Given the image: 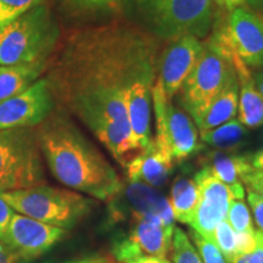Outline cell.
I'll list each match as a JSON object with an SVG mask.
<instances>
[{
  "mask_svg": "<svg viewBox=\"0 0 263 263\" xmlns=\"http://www.w3.org/2000/svg\"><path fill=\"white\" fill-rule=\"evenodd\" d=\"M39 126L42 155L59 182L101 201L121 193L123 185L116 170L71 121L50 115Z\"/></svg>",
  "mask_w": 263,
  "mask_h": 263,
  "instance_id": "6da1fadb",
  "label": "cell"
},
{
  "mask_svg": "<svg viewBox=\"0 0 263 263\" xmlns=\"http://www.w3.org/2000/svg\"><path fill=\"white\" fill-rule=\"evenodd\" d=\"M59 34L47 6H34L0 29V66L45 62Z\"/></svg>",
  "mask_w": 263,
  "mask_h": 263,
  "instance_id": "7a4b0ae2",
  "label": "cell"
},
{
  "mask_svg": "<svg viewBox=\"0 0 263 263\" xmlns=\"http://www.w3.org/2000/svg\"><path fill=\"white\" fill-rule=\"evenodd\" d=\"M2 195L15 212L66 230L83 221L94 205L90 197L47 184L2 192Z\"/></svg>",
  "mask_w": 263,
  "mask_h": 263,
  "instance_id": "3957f363",
  "label": "cell"
},
{
  "mask_svg": "<svg viewBox=\"0 0 263 263\" xmlns=\"http://www.w3.org/2000/svg\"><path fill=\"white\" fill-rule=\"evenodd\" d=\"M155 38H205L215 21L212 0H144L137 4Z\"/></svg>",
  "mask_w": 263,
  "mask_h": 263,
  "instance_id": "277c9868",
  "label": "cell"
},
{
  "mask_svg": "<svg viewBox=\"0 0 263 263\" xmlns=\"http://www.w3.org/2000/svg\"><path fill=\"white\" fill-rule=\"evenodd\" d=\"M43 155L34 127L0 130V192L45 184Z\"/></svg>",
  "mask_w": 263,
  "mask_h": 263,
  "instance_id": "5b68a950",
  "label": "cell"
},
{
  "mask_svg": "<svg viewBox=\"0 0 263 263\" xmlns=\"http://www.w3.org/2000/svg\"><path fill=\"white\" fill-rule=\"evenodd\" d=\"M232 61L210 37L199 61L180 88V104L196 126L233 73Z\"/></svg>",
  "mask_w": 263,
  "mask_h": 263,
  "instance_id": "8992f818",
  "label": "cell"
},
{
  "mask_svg": "<svg viewBox=\"0 0 263 263\" xmlns=\"http://www.w3.org/2000/svg\"><path fill=\"white\" fill-rule=\"evenodd\" d=\"M151 98L156 117L154 144L157 149L177 162H182L197 153L200 143L195 122L183 108L174 106L157 77L151 88Z\"/></svg>",
  "mask_w": 263,
  "mask_h": 263,
  "instance_id": "52a82bcc",
  "label": "cell"
},
{
  "mask_svg": "<svg viewBox=\"0 0 263 263\" xmlns=\"http://www.w3.org/2000/svg\"><path fill=\"white\" fill-rule=\"evenodd\" d=\"M129 230L114 242V256L118 262L127 263L143 256L166 257L172 249L173 230L160 217L129 216Z\"/></svg>",
  "mask_w": 263,
  "mask_h": 263,
  "instance_id": "ba28073f",
  "label": "cell"
},
{
  "mask_svg": "<svg viewBox=\"0 0 263 263\" xmlns=\"http://www.w3.org/2000/svg\"><path fill=\"white\" fill-rule=\"evenodd\" d=\"M211 37L222 49L234 52L250 70L263 68V20L251 10L233 9L227 24Z\"/></svg>",
  "mask_w": 263,
  "mask_h": 263,
  "instance_id": "9c48e42d",
  "label": "cell"
},
{
  "mask_svg": "<svg viewBox=\"0 0 263 263\" xmlns=\"http://www.w3.org/2000/svg\"><path fill=\"white\" fill-rule=\"evenodd\" d=\"M67 234L68 230L15 212L2 241L25 263H29L48 252Z\"/></svg>",
  "mask_w": 263,
  "mask_h": 263,
  "instance_id": "30bf717a",
  "label": "cell"
},
{
  "mask_svg": "<svg viewBox=\"0 0 263 263\" xmlns=\"http://www.w3.org/2000/svg\"><path fill=\"white\" fill-rule=\"evenodd\" d=\"M54 110V95L47 80H37L18 95L0 103V130L35 127Z\"/></svg>",
  "mask_w": 263,
  "mask_h": 263,
  "instance_id": "8fae6325",
  "label": "cell"
},
{
  "mask_svg": "<svg viewBox=\"0 0 263 263\" xmlns=\"http://www.w3.org/2000/svg\"><path fill=\"white\" fill-rule=\"evenodd\" d=\"M194 180L199 188V202L189 226L205 239L213 240L217 226L227 219L229 205L234 199L224 183H222L207 167L199 171Z\"/></svg>",
  "mask_w": 263,
  "mask_h": 263,
  "instance_id": "7c38bea8",
  "label": "cell"
},
{
  "mask_svg": "<svg viewBox=\"0 0 263 263\" xmlns=\"http://www.w3.org/2000/svg\"><path fill=\"white\" fill-rule=\"evenodd\" d=\"M205 42L193 35L171 41L159 59L157 78H159L167 98L172 100L179 93L184 81L201 57Z\"/></svg>",
  "mask_w": 263,
  "mask_h": 263,
  "instance_id": "4fadbf2b",
  "label": "cell"
},
{
  "mask_svg": "<svg viewBox=\"0 0 263 263\" xmlns=\"http://www.w3.org/2000/svg\"><path fill=\"white\" fill-rule=\"evenodd\" d=\"M156 76L140 78L130 85L126 97L127 118L133 145L138 153L145 151L154 144L151 136V88Z\"/></svg>",
  "mask_w": 263,
  "mask_h": 263,
  "instance_id": "5bb4252c",
  "label": "cell"
},
{
  "mask_svg": "<svg viewBox=\"0 0 263 263\" xmlns=\"http://www.w3.org/2000/svg\"><path fill=\"white\" fill-rule=\"evenodd\" d=\"M221 48V45H219ZM222 49V48H221ZM232 61L239 83L238 120L248 129L263 126V98L252 80L251 70L236 57L234 52L222 49Z\"/></svg>",
  "mask_w": 263,
  "mask_h": 263,
  "instance_id": "9a60e30c",
  "label": "cell"
},
{
  "mask_svg": "<svg viewBox=\"0 0 263 263\" xmlns=\"http://www.w3.org/2000/svg\"><path fill=\"white\" fill-rule=\"evenodd\" d=\"M174 161L166 153L153 144L149 149L141 151L126 164L129 183H144L154 188H161L172 174Z\"/></svg>",
  "mask_w": 263,
  "mask_h": 263,
  "instance_id": "2e32d148",
  "label": "cell"
},
{
  "mask_svg": "<svg viewBox=\"0 0 263 263\" xmlns=\"http://www.w3.org/2000/svg\"><path fill=\"white\" fill-rule=\"evenodd\" d=\"M124 199L127 202V213L120 216L140 215L160 217L167 226L174 227V219L170 200L159 192L157 188L144 183H129L124 189Z\"/></svg>",
  "mask_w": 263,
  "mask_h": 263,
  "instance_id": "e0dca14e",
  "label": "cell"
},
{
  "mask_svg": "<svg viewBox=\"0 0 263 263\" xmlns=\"http://www.w3.org/2000/svg\"><path fill=\"white\" fill-rule=\"evenodd\" d=\"M203 167L228 186L234 199L244 200L245 189L240 176L252 167L250 155H230L226 151H217L206 160Z\"/></svg>",
  "mask_w": 263,
  "mask_h": 263,
  "instance_id": "ac0fdd59",
  "label": "cell"
},
{
  "mask_svg": "<svg viewBox=\"0 0 263 263\" xmlns=\"http://www.w3.org/2000/svg\"><path fill=\"white\" fill-rule=\"evenodd\" d=\"M239 106V83L235 71L229 76L222 90L213 99L211 105L199 123L200 130L212 129L235 118Z\"/></svg>",
  "mask_w": 263,
  "mask_h": 263,
  "instance_id": "d6986e66",
  "label": "cell"
},
{
  "mask_svg": "<svg viewBox=\"0 0 263 263\" xmlns=\"http://www.w3.org/2000/svg\"><path fill=\"white\" fill-rule=\"evenodd\" d=\"M45 62L0 66V103L25 91L38 80Z\"/></svg>",
  "mask_w": 263,
  "mask_h": 263,
  "instance_id": "ffe728a7",
  "label": "cell"
},
{
  "mask_svg": "<svg viewBox=\"0 0 263 263\" xmlns=\"http://www.w3.org/2000/svg\"><path fill=\"white\" fill-rule=\"evenodd\" d=\"M168 200L174 219L189 224L199 202V188L194 178L177 177L172 183Z\"/></svg>",
  "mask_w": 263,
  "mask_h": 263,
  "instance_id": "44dd1931",
  "label": "cell"
},
{
  "mask_svg": "<svg viewBox=\"0 0 263 263\" xmlns=\"http://www.w3.org/2000/svg\"><path fill=\"white\" fill-rule=\"evenodd\" d=\"M249 129L238 118H233L212 129L200 130V139L221 151H233L244 143Z\"/></svg>",
  "mask_w": 263,
  "mask_h": 263,
  "instance_id": "7402d4cb",
  "label": "cell"
},
{
  "mask_svg": "<svg viewBox=\"0 0 263 263\" xmlns=\"http://www.w3.org/2000/svg\"><path fill=\"white\" fill-rule=\"evenodd\" d=\"M213 240L227 263H233L239 257L236 233L227 222V219L217 226L215 234H213Z\"/></svg>",
  "mask_w": 263,
  "mask_h": 263,
  "instance_id": "603a6c76",
  "label": "cell"
},
{
  "mask_svg": "<svg viewBox=\"0 0 263 263\" xmlns=\"http://www.w3.org/2000/svg\"><path fill=\"white\" fill-rule=\"evenodd\" d=\"M173 263H203L196 249L180 228H174L171 249Z\"/></svg>",
  "mask_w": 263,
  "mask_h": 263,
  "instance_id": "cb8c5ba5",
  "label": "cell"
},
{
  "mask_svg": "<svg viewBox=\"0 0 263 263\" xmlns=\"http://www.w3.org/2000/svg\"><path fill=\"white\" fill-rule=\"evenodd\" d=\"M227 222L229 223L235 233H249V234H252L255 232L248 205L242 200L232 199L228 215H227Z\"/></svg>",
  "mask_w": 263,
  "mask_h": 263,
  "instance_id": "d4e9b609",
  "label": "cell"
},
{
  "mask_svg": "<svg viewBox=\"0 0 263 263\" xmlns=\"http://www.w3.org/2000/svg\"><path fill=\"white\" fill-rule=\"evenodd\" d=\"M41 3L42 0H0V29Z\"/></svg>",
  "mask_w": 263,
  "mask_h": 263,
  "instance_id": "484cf974",
  "label": "cell"
},
{
  "mask_svg": "<svg viewBox=\"0 0 263 263\" xmlns=\"http://www.w3.org/2000/svg\"><path fill=\"white\" fill-rule=\"evenodd\" d=\"M189 236L199 250V255L203 263H227L219 249L211 240L205 239L194 229H190Z\"/></svg>",
  "mask_w": 263,
  "mask_h": 263,
  "instance_id": "4316f807",
  "label": "cell"
},
{
  "mask_svg": "<svg viewBox=\"0 0 263 263\" xmlns=\"http://www.w3.org/2000/svg\"><path fill=\"white\" fill-rule=\"evenodd\" d=\"M240 179L242 184L246 185V189L263 196V171L255 170L254 167H251L240 176Z\"/></svg>",
  "mask_w": 263,
  "mask_h": 263,
  "instance_id": "83f0119b",
  "label": "cell"
},
{
  "mask_svg": "<svg viewBox=\"0 0 263 263\" xmlns=\"http://www.w3.org/2000/svg\"><path fill=\"white\" fill-rule=\"evenodd\" d=\"M248 201L251 207L252 215L255 217V222L257 224V230L263 234V196L257 193L248 190Z\"/></svg>",
  "mask_w": 263,
  "mask_h": 263,
  "instance_id": "f1b7e54d",
  "label": "cell"
},
{
  "mask_svg": "<svg viewBox=\"0 0 263 263\" xmlns=\"http://www.w3.org/2000/svg\"><path fill=\"white\" fill-rule=\"evenodd\" d=\"M14 213L15 211L12 210V207L5 201L2 195V192H0V241L4 238L6 228H8Z\"/></svg>",
  "mask_w": 263,
  "mask_h": 263,
  "instance_id": "f546056e",
  "label": "cell"
},
{
  "mask_svg": "<svg viewBox=\"0 0 263 263\" xmlns=\"http://www.w3.org/2000/svg\"><path fill=\"white\" fill-rule=\"evenodd\" d=\"M82 8L94 10H111L120 5V0H73Z\"/></svg>",
  "mask_w": 263,
  "mask_h": 263,
  "instance_id": "4dcf8cb0",
  "label": "cell"
},
{
  "mask_svg": "<svg viewBox=\"0 0 263 263\" xmlns=\"http://www.w3.org/2000/svg\"><path fill=\"white\" fill-rule=\"evenodd\" d=\"M250 263H263V234L255 229V248L249 254Z\"/></svg>",
  "mask_w": 263,
  "mask_h": 263,
  "instance_id": "1f68e13d",
  "label": "cell"
},
{
  "mask_svg": "<svg viewBox=\"0 0 263 263\" xmlns=\"http://www.w3.org/2000/svg\"><path fill=\"white\" fill-rule=\"evenodd\" d=\"M0 263H25L18 255H16L11 249L4 242L0 241Z\"/></svg>",
  "mask_w": 263,
  "mask_h": 263,
  "instance_id": "d6a6232c",
  "label": "cell"
},
{
  "mask_svg": "<svg viewBox=\"0 0 263 263\" xmlns=\"http://www.w3.org/2000/svg\"><path fill=\"white\" fill-rule=\"evenodd\" d=\"M64 263H108V258L105 257V256L94 255V256H88V257L71 259V261H67Z\"/></svg>",
  "mask_w": 263,
  "mask_h": 263,
  "instance_id": "836d02e7",
  "label": "cell"
},
{
  "mask_svg": "<svg viewBox=\"0 0 263 263\" xmlns=\"http://www.w3.org/2000/svg\"><path fill=\"white\" fill-rule=\"evenodd\" d=\"M251 76L254 83L259 91V94L263 98V68H257V70H251Z\"/></svg>",
  "mask_w": 263,
  "mask_h": 263,
  "instance_id": "e575fe53",
  "label": "cell"
},
{
  "mask_svg": "<svg viewBox=\"0 0 263 263\" xmlns=\"http://www.w3.org/2000/svg\"><path fill=\"white\" fill-rule=\"evenodd\" d=\"M127 263H170L166 257H157V256H143Z\"/></svg>",
  "mask_w": 263,
  "mask_h": 263,
  "instance_id": "d590c367",
  "label": "cell"
},
{
  "mask_svg": "<svg viewBox=\"0 0 263 263\" xmlns=\"http://www.w3.org/2000/svg\"><path fill=\"white\" fill-rule=\"evenodd\" d=\"M250 161H251L252 167L255 170L263 171V149L258 150L257 153L250 155Z\"/></svg>",
  "mask_w": 263,
  "mask_h": 263,
  "instance_id": "8d00e7d4",
  "label": "cell"
},
{
  "mask_svg": "<svg viewBox=\"0 0 263 263\" xmlns=\"http://www.w3.org/2000/svg\"><path fill=\"white\" fill-rule=\"evenodd\" d=\"M242 4H244V0H226V9L232 11L233 9L239 8Z\"/></svg>",
  "mask_w": 263,
  "mask_h": 263,
  "instance_id": "74e56055",
  "label": "cell"
},
{
  "mask_svg": "<svg viewBox=\"0 0 263 263\" xmlns=\"http://www.w3.org/2000/svg\"><path fill=\"white\" fill-rule=\"evenodd\" d=\"M233 263H250V258H249V254H246V255H241V256H239L238 258L235 259L234 262Z\"/></svg>",
  "mask_w": 263,
  "mask_h": 263,
  "instance_id": "f35d334b",
  "label": "cell"
},
{
  "mask_svg": "<svg viewBox=\"0 0 263 263\" xmlns=\"http://www.w3.org/2000/svg\"><path fill=\"white\" fill-rule=\"evenodd\" d=\"M213 4L222 6V8H226V0H212Z\"/></svg>",
  "mask_w": 263,
  "mask_h": 263,
  "instance_id": "ab89813d",
  "label": "cell"
},
{
  "mask_svg": "<svg viewBox=\"0 0 263 263\" xmlns=\"http://www.w3.org/2000/svg\"><path fill=\"white\" fill-rule=\"evenodd\" d=\"M263 0H244V3H249V4H252V5H255V4H258V3H262Z\"/></svg>",
  "mask_w": 263,
  "mask_h": 263,
  "instance_id": "60d3db41",
  "label": "cell"
},
{
  "mask_svg": "<svg viewBox=\"0 0 263 263\" xmlns=\"http://www.w3.org/2000/svg\"><path fill=\"white\" fill-rule=\"evenodd\" d=\"M132 2L134 3V4H139V3H141V2H144V0H132Z\"/></svg>",
  "mask_w": 263,
  "mask_h": 263,
  "instance_id": "b9f144b4",
  "label": "cell"
}]
</instances>
